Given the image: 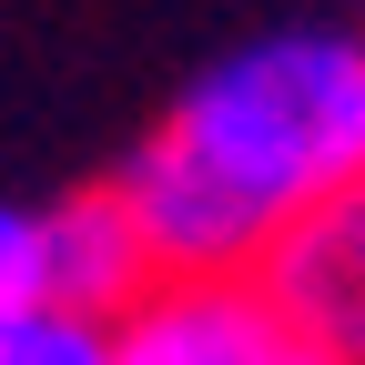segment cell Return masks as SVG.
<instances>
[{
  "mask_svg": "<svg viewBox=\"0 0 365 365\" xmlns=\"http://www.w3.org/2000/svg\"><path fill=\"white\" fill-rule=\"evenodd\" d=\"M31 304H51V244H41V213L0 203V325H21Z\"/></svg>",
  "mask_w": 365,
  "mask_h": 365,
  "instance_id": "6",
  "label": "cell"
},
{
  "mask_svg": "<svg viewBox=\"0 0 365 365\" xmlns=\"http://www.w3.org/2000/svg\"><path fill=\"white\" fill-rule=\"evenodd\" d=\"M365 173V41L274 31L223 51L173 122L122 163L153 264H264L304 203Z\"/></svg>",
  "mask_w": 365,
  "mask_h": 365,
  "instance_id": "1",
  "label": "cell"
},
{
  "mask_svg": "<svg viewBox=\"0 0 365 365\" xmlns=\"http://www.w3.org/2000/svg\"><path fill=\"white\" fill-rule=\"evenodd\" d=\"M41 244H51V304H71V314H112L153 284V244H143V223H132V203H122V182L112 193H71V203H51L41 213Z\"/></svg>",
  "mask_w": 365,
  "mask_h": 365,
  "instance_id": "4",
  "label": "cell"
},
{
  "mask_svg": "<svg viewBox=\"0 0 365 365\" xmlns=\"http://www.w3.org/2000/svg\"><path fill=\"white\" fill-rule=\"evenodd\" d=\"M0 365H112V325L71 304H31L21 325H0Z\"/></svg>",
  "mask_w": 365,
  "mask_h": 365,
  "instance_id": "5",
  "label": "cell"
},
{
  "mask_svg": "<svg viewBox=\"0 0 365 365\" xmlns=\"http://www.w3.org/2000/svg\"><path fill=\"white\" fill-rule=\"evenodd\" d=\"M112 365H304L264 264H163L112 314Z\"/></svg>",
  "mask_w": 365,
  "mask_h": 365,
  "instance_id": "2",
  "label": "cell"
},
{
  "mask_svg": "<svg viewBox=\"0 0 365 365\" xmlns=\"http://www.w3.org/2000/svg\"><path fill=\"white\" fill-rule=\"evenodd\" d=\"M264 284L284 304L304 365H365V173L304 203L264 244Z\"/></svg>",
  "mask_w": 365,
  "mask_h": 365,
  "instance_id": "3",
  "label": "cell"
}]
</instances>
